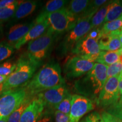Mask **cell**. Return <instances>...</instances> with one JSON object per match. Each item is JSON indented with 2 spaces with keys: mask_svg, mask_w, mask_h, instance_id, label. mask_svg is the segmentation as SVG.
<instances>
[{
  "mask_svg": "<svg viewBox=\"0 0 122 122\" xmlns=\"http://www.w3.org/2000/svg\"><path fill=\"white\" fill-rule=\"evenodd\" d=\"M7 120H8V117L0 120V122H7Z\"/></svg>",
  "mask_w": 122,
  "mask_h": 122,
  "instance_id": "cell-41",
  "label": "cell"
},
{
  "mask_svg": "<svg viewBox=\"0 0 122 122\" xmlns=\"http://www.w3.org/2000/svg\"><path fill=\"white\" fill-rule=\"evenodd\" d=\"M45 14L49 24V28L56 35L68 32L75 26L78 19L67 7L58 11Z\"/></svg>",
  "mask_w": 122,
  "mask_h": 122,
  "instance_id": "cell-7",
  "label": "cell"
},
{
  "mask_svg": "<svg viewBox=\"0 0 122 122\" xmlns=\"http://www.w3.org/2000/svg\"><path fill=\"white\" fill-rule=\"evenodd\" d=\"M118 52L120 56V61H121L122 62V48L118 50Z\"/></svg>",
  "mask_w": 122,
  "mask_h": 122,
  "instance_id": "cell-39",
  "label": "cell"
},
{
  "mask_svg": "<svg viewBox=\"0 0 122 122\" xmlns=\"http://www.w3.org/2000/svg\"><path fill=\"white\" fill-rule=\"evenodd\" d=\"M120 60V56L118 50L116 51L101 50L96 60L98 63L109 66L118 62Z\"/></svg>",
  "mask_w": 122,
  "mask_h": 122,
  "instance_id": "cell-20",
  "label": "cell"
},
{
  "mask_svg": "<svg viewBox=\"0 0 122 122\" xmlns=\"http://www.w3.org/2000/svg\"><path fill=\"white\" fill-rule=\"evenodd\" d=\"M119 77L120 75L107 79L96 101L97 106L107 108L118 101L120 98L118 88Z\"/></svg>",
  "mask_w": 122,
  "mask_h": 122,
  "instance_id": "cell-9",
  "label": "cell"
},
{
  "mask_svg": "<svg viewBox=\"0 0 122 122\" xmlns=\"http://www.w3.org/2000/svg\"><path fill=\"white\" fill-rule=\"evenodd\" d=\"M101 30L102 34H107L122 30V15L113 21L103 24L101 27Z\"/></svg>",
  "mask_w": 122,
  "mask_h": 122,
  "instance_id": "cell-23",
  "label": "cell"
},
{
  "mask_svg": "<svg viewBox=\"0 0 122 122\" xmlns=\"http://www.w3.org/2000/svg\"><path fill=\"white\" fill-rule=\"evenodd\" d=\"M85 122V121H83V122Z\"/></svg>",
  "mask_w": 122,
  "mask_h": 122,
  "instance_id": "cell-43",
  "label": "cell"
},
{
  "mask_svg": "<svg viewBox=\"0 0 122 122\" xmlns=\"http://www.w3.org/2000/svg\"><path fill=\"white\" fill-rule=\"evenodd\" d=\"M72 95L70 93L68 94L66 97L59 104L55 106V109L57 111H60L62 113L69 115L70 109L71 106V101H72Z\"/></svg>",
  "mask_w": 122,
  "mask_h": 122,
  "instance_id": "cell-26",
  "label": "cell"
},
{
  "mask_svg": "<svg viewBox=\"0 0 122 122\" xmlns=\"http://www.w3.org/2000/svg\"><path fill=\"white\" fill-rule=\"evenodd\" d=\"M122 15V1L116 0L112 1L111 3L106 16L105 18L104 23L111 22L118 19Z\"/></svg>",
  "mask_w": 122,
  "mask_h": 122,
  "instance_id": "cell-21",
  "label": "cell"
},
{
  "mask_svg": "<svg viewBox=\"0 0 122 122\" xmlns=\"http://www.w3.org/2000/svg\"><path fill=\"white\" fill-rule=\"evenodd\" d=\"M95 63L75 56L68 59L64 66L63 71L68 79L83 76L92 69Z\"/></svg>",
  "mask_w": 122,
  "mask_h": 122,
  "instance_id": "cell-10",
  "label": "cell"
},
{
  "mask_svg": "<svg viewBox=\"0 0 122 122\" xmlns=\"http://www.w3.org/2000/svg\"><path fill=\"white\" fill-rule=\"evenodd\" d=\"M94 109L91 99L80 94L72 95L69 114V122H79L85 114Z\"/></svg>",
  "mask_w": 122,
  "mask_h": 122,
  "instance_id": "cell-11",
  "label": "cell"
},
{
  "mask_svg": "<svg viewBox=\"0 0 122 122\" xmlns=\"http://www.w3.org/2000/svg\"><path fill=\"white\" fill-rule=\"evenodd\" d=\"M64 83L60 66L57 62H50L44 65L24 86L30 97Z\"/></svg>",
  "mask_w": 122,
  "mask_h": 122,
  "instance_id": "cell-1",
  "label": "cell"
},
{
  "mask_svg": "<svg viewBox=\"0 0 122 122\" xmlns=\"http://www.w3.org/2000/svg\"><path fill=\"white\" fill-rule=\"evenodd\" d=\"M34 24V21L30 23L18 24L13 25L9 30L7 39L10 45L14 46L23 38Z\"/></svg>",
  "mask_w": 122,
  "mask_h": 122,
  "instance_id": "cell-16",
  "label": "cell"
},
{
  "mask_svg": "<svg viewBox=\"0 0 122 122\" xmlns=\"http://www.w3.org/2000/svg\"><path fill=\"white\" fill-rule=\"evenodd\" d=\"M30 101L31 100H30V98L24 101L21 104L20 106L15 110L13 112H12L11 115L8 117L7 122H19L24 111L25 110L27 107L28 106Z\"/></svg>",
  "mask_w": 122,
  "mask_h": 122,
  "instance_id": "cell-24",
  "label": "cell"
},
{
  "mask_svg": "<svg viewBox=\"0 0 122 122\" xmlns=\"http://www.w3.org/2000/svg\"><path fill=\"white\" fill-rule=\"evenodd\" d=\"M37 122H53V120L49 113L43 111Z\"/></svg>",
  "mask_w": 122,
  "mask_h": 122,
  "instance_id": "cell-34",
  "label": "cell"
},
{
  "mask_svg": "<svg viewBox=\"0 0 122 122\" xmlns=\"http://www.w3.org/2000/svg\"><path fill=\"white\" fill-rule=\"evenodd\" d=\"M117 35H118V36L120 42L122 44V30L117 32Z\"/></svg>",
  "mask_w": 122,
  "mask_h": 122,
  "instance_id": "cell-38",
  "label": "cell"
},
{
  "mask_svg": "<svg viewBox=\"0 0 122 122\" xmlns=\"http://www.w3.org/2000/svg\"><path fill=\"white\" fill-rule=\"evenodd\" d=\"M68 94V89L64 83L40 93L37 97L42 101L45 106L55 107Z\"/></svg>",
  "mask_w": 122,
  "mask_h": 122,
  "instance_id": "cell-13",
  "label": "cell"
},
{
  "mask_svg": "<svg viewBox=\"0 0 122 122\" xmlns=\"http://www.w3.org/2000/svg\"><path fill=\"white\" fill-rule=\"evenodd\" d=\"M7 76H2V75H0V84L4 83L5 81L6 80Z\"/></svg>",
  "mask_w": 122,
  "mask_h": 122,
  "instance_id": "cell-37",
  "label": "cell"
},
{
  "mask_svg": "<svg viewBox=\"0 0 122 122\" xmlns=\"http://www.w3.org/2000/svg\"><path fill=\"white\" fill-rule=\"evenodd\" d=\"M112 1H109L96 12L91 20V29L102 26L107 13Z\"/></svg>",
  "mask_w": 122,
  "mask_h": 122,
  "instance_id": "cell-19",
  "label": "cell"
},
{
  "mask_svg": "<svg viewBox=\"0 0 122 122\" xmlns=\"http://www.w3.org/2000/svg\"><path fill=\"white\" fill-rule=\"evenodd\" d=\"M106 111L122 121V96L117 102L107 107Z\"/></svg>",
  "mask_w": 122,
  "mask_h": 122,
  "instance_id": "cell-27",
  "label": "cell"
},
{
  "mask_svg": "<svg viewBox=\"0 0 122 122\" xmlns=\"http://www.w3.org/2000/svg\"><path fill=\"white\" fill-rule=\"evenodd\" d=\"M69 1L65 0H50L46 3L45 7L42 10V13L49 14L58 11L61 9L66 7V5Z\"/></svg>",
  "mask_w": 122,
  "mask_h": 122,
  "instance_id": "cell-22",
  "label": "cell"
},
{
  "mask_svg": "<svg viewBox=\"0 0 122 122\" xmlns=\"http://www.w3.org/2000/svg\"><path fill=\"white\" fill-rule=\"evenodd\" d=\"M14 0H1L0 1V9L6 7L15 2Z\"/></svg>",
  "mask_w": 122,
  "mask_h": 122,
  "instance_id": "cell-35",
  "label": "cell"
},
{
  "mask_svg": "<svg viewBox=\"0 0 122 122\" xmlns=\"http://www.w3.org/2000/svg\"><path fill=\"white\" fill-rule=\"evenodd\" d=\"M16 64L6 62L0 65V75L8 76L14 71Z\"/></svg>",
  "mask_w": 122,
  "mask_h": 122,
  "instance_id": "cell-30",
  "label": "cell"
},
{
  "mask_svg": "<svg viewBox=\"0 0 122 122\" xmlns=\"http://www.w3.org/2000/svg\"><path fill=\"white\" fill-rule=\"evenodd\" d=\"M28 98L30 97L25 87L2 92L0 96V120L9 117Z\"/></svg>",
  "mask_w": 122,
  "mask_h": 122,
  "instance_id": "cell-5",
  "label": "cell"
},
{
  "mask_svg": "<svg viewBox=\"0 0 122 122\" xmlns=\"http://www.w3.org/2000/svg\"><path fill=\"white\" fill-rule=\"evenodd\" d=\"M122 71V62L119 60L118 62H116L112 65L107 66V79L119 76Z\"/></svg>",
  "mask_w": 122,
  "mask_h": 122,
  "instance_id": "cell-29",
  "label": "cell"
},
{
  "mask_svg": "<svg viewBox=\"0 0 122 122\" xmlns=\"http://www.w3.org/2000/svg\"><path fill=\"white\" fill-rule=\"evenodd\" d=\"M98 44L101 50L104 51H116L122 48V44L119 39L117 32L102 34Z\"/></svg>",
  "mask_w": 122,
  "mask_h": 122,
  "instance_id": "cell-15",
  "label": "cell"
},
{
  "mask_svg": "<svg viewBox=\"0 0 122 122\" xmlns=\"http://www.w3.org/2000/svg\"><path fill=\"white\" fill-rule=\"evenodd\" d=\"M101 51L98 40L87 34L77 42L71 52L77 57L94 62Z\"/></svg>",
  "mask_w": 122,
  "mask_h": 122,
  "instance_id": "cell-8",
  "label": "cell"
},
{
  "mask_svg": "<svg viewBox=\"0 0 122 122\" xmlns=\"http://www.w3.org/2000/svg\"><path fill=\"white\" fill-rule=\"evenodd\" d=\"M93 15L79 18L75 26L69 30L60 45L61 51L65 54L71 51L81 39L85 37L91 30V20Z\"/></svg>",
  "mask_w": 122,
  "mask_h": 122,
  "instance_id": "cell-6",
  "label": "cell"
},
{
  "mask_svg": "<svg viewBox=\"0 0 122 122\" xmlns=\"http://www.w3.org/2000/svg\"><path fill=\"white\" fill-rule=\"evenodd\" d=\"M55 122H69V115L62 113L59 111H56L54 113Z\"/></svg>",
  "mask_w": 122,
  "mask_h": 122,
  "instance_id": "cell-33",
  "label": "cell"
},
{
  "mask_svg": "<svg viewBox=\"0 0 122 122\" xmlns=\"http://www.w3.org/2000/svg\"><path fill=\"white\" fill-rule=\"evenodd\" d=\"M91 1L72 0L68 3L67 8L77 19L82 17L86 13Z\"/></svg>",
  "mask_w": 122,
  "mask_h": 122,
  "instance_id": "cell-18",
  "label": "cell"
},
{
  "mask_svg": "<svg viewBox=\"0 0 122 122\" xmlns=\"http://www.w3.org/2000/svg\"><path fill=\"white\" fill-rule=\"evenodd\" d=\"M107 66L95 63L91 71L75 83V88L80 95L96 101L106 82Z\"/></svg>",
  "mask_w": 122,
  "mask_h": 122,
  "instance_id": "cell-2",
  "label": "cell"
},
{
  "mask_svg": "<svg viewBox=\"0 0 122 122\" xmlns=\"http://www.w3.org/2000/svg\"><path fill=\"white\" fill-rule=\"evenodd\" d=\"M14 52L13 46L6 42L0 43V62L10 57Z\"/></svg>",
  "mask_w": 122,
  "mask_h": 122,
  "instance_id": "cell-28",
  "label": "cell"
},
{
  "mask_svg": "<svg viewBox=\"0 0 122 122\" xmlns=\"http://www.w3.org/2000/svg\"><path fill=\"white\" fill-rule=\"evenodd\" d=\"M39 66L32 62L27 57H21L18 59L14 71L3 83L4 92L16 89L25 85L32 78L36 70Z\"/></svg>",
  "mask_w": 122,
  "mask_h": 122,
  "instance_id": "cell-3",
  "label": "cell"
},
{
  "mask_svg": "<svg viewBox=\"0 0 122 122\" xmlns=\"http://www.w3.org/2000/svg\"><path fill=\"white\" fill-rule=\"evenodd\" d=\"M49 28V24L45 13H41L34 21V24L23 38L14 45L16 49H19L22 46L37 39L44 35Z\"/></svg>",
  "mask_w": 122,
  "mask_h": 122,
  "instance_id": "cell-12",
  "label": "cell"
},
{
  "mask_svg": "<svg viewBox=\"0 0 122 122\" xmlns=\"http://www.w3.org/2000/svg\"><path fill=\"white\" fill-rule=\"evenodd\" d=\"M3 90H4V84L2 83L0 84V93L2 92Z\"/></svg>",
  "mask_w": 122,
  "mask_h": 122,
  "instance_id": "cell-40",
  "label": "cell"
},
{
  "mask_svg": "<svg viewBox=\"0 0 122 122\" xmlns=\"http://www.w3.org/2000/svg\"><path fill=\"white\" fill-rule=\"evenodd\" d=\"M57 35L50 28L41 36L28 43L27 57L33 63L39 66L48 56Z\"/></svg>",
  "mask_w": 122,
  "mask_h": 122,
  "instance_id": "cell-4",
  "label": "cell"
},
{
  "mask_svg": "<svg viewBox=\"0 0 122 122\" xmlns=\"http://www.w3.org/2000/svg\"><path fill=\"white\" fill-rule=\"evenodd\" d=\"M101 116L103 122H122L119 119L109 114L106 111H103Z\"/></svg>",
  "mask_w": 122,
  "mask_h": 122,
  "instance_id": "cell-31",
  "label": "cell"
},
{
  "mask_svg": "<svg viewBox=\"0 0 122 122\" xmlns=\"http://www.w3.org/2000/svg\"><path fill=\"white\" fill-rule=\"evenodd\" d=\"M37 5L38 2L36 1H19L14 19L18 20L27 17L36 10Z\"/></svg>",
  "mask_w": 122,
  "mask_h": 122,
  "instance_id": "cell-17",
  "label": "cell"
},
{
  "mask_svg": "<svg viewBox=\"0 0 122 122\" xmlns=\"http://www.w3.org/2000/svg\"><path fill=\"white\" fill-rule=\"evenodd\" d=\"M120 76H122V72H121V74H120Z\"/></svg>",
  "mask_w": 122,
  "mask_h": 122,
  "instance_id": "cell-42",
  "label": "cell"
},
{
  "mask_svg": "<svg viewBox=\"0 0 122 122\" xmlns=\"http://www.w3.org/2000/svg\"><path fill=\"white\" fill-rule=\"evenodd\" d=\"M118 88H119V92L120 97H122V76L120 75L119 77V81Z\"/></svg>",
  "mask_w": 122,
  "mask_h": 122,
  "instance_id": "cell-36",
  "label": "cell"
},
{
  "mask_svg": "<svg viewBox=\"0 0 122 122\" xmlns=\"http://www.w3.org/2000/svg\"><path fill=\"white\" fill-rule=\"evenodd\" d=\"M84 121L85 122H103L101 116L96 111L89 114L85 118Z\"/></svg>",
  "mask_w": 122,
  "mask_h": 122,
  "instance_id": "cell-32",
  "label": "cell"
},
{
  "mask_svg": "<svg viewBox=\"0 0 122 122\" xmlns=\"http://www.w3.org/2000/svg\"><path fill=\"white\" fill-rule=\"evenodd\" d=\"M19 1H16L14 4L6 7L0 9V22L7 20L14 14Z\"/></svg>",
  "mask_w": 122,
  "mask_h": 122,
  "instance_id": "cell-25",
  "label": "cell"
},
{
  "mask_svg": "<svg viewBox=\"0 0 122 122\" xmlns=\"http://www.w3.org/2000/svg\"><path fill=\"white\" fill-rule=\"evenodd\" d=\"M45 105L39 97L30 101L24 111L19 122H37L43 112Z\"/></svg>",
  "mask_w": 122,
  "mask_h": 122,
  "instance_id": "cell-14",
  "label": "cell"
}]
</instances>
